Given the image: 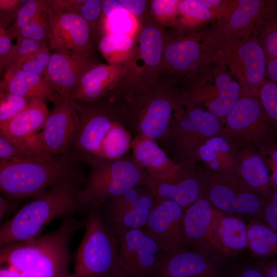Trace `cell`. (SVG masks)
<instances>
[{
    "label": "cell",
    "instance_id": "1",
    "mask_svg": "<svg viewBox=\"0 0 277 277\" xmlns=\"http://www.w3.org/2000/svg\"><path fill=\"white\" fill-rule=\"evenodd\" d=\"M61 220L52 232L0 247V277H72L70 244L85 223L73 215Z\"/></svg>",
    "mask_w": 277,
    "mask_h": 277
},
{
    "label": "cell",
    "instance_id": "2",
    "mask_svg": "<svg viewBox=\"0 0 277 277\" xmlns=\"http://www.w3.org/2000/svg\"><path fill=\"white\" fill-rule=\"evenodd\" d=\"M106 99L117 121L129 132L156 143L165 139L183 106L173 84L163 78L148 85L116 88Z\"/></svg>",
    "mask_w": 277,
    "mask_h": 277
},
{
    "label": "cell",
    "instance_id": "3",
    "mask_svg": "<svg viewBox=\"0 0 277 277\" xmlns=\"http://www.w3.org/2000/svg\"><path fill=\"white\" fill-rule=\"evenodd\" d=\"M85 177L65 178L22 207L0 227V247L35 239L54 220L81 214L76 195Z\"/></svg>",
    "mask_w": 277,
    "mask_h": 277
},
{
    "label": "cell",
    "instance_id": "4",
    "mask_svg": "<svg viewBox=\"0 0 277 277\" xmlns=\"http://www.w3.org/2000/svg\"><path fill=\"white\" fill-rule=\"evenodd\" d=\"M70 153L46 157L0 160V194L13 200L34 199L62 180L81 174Z\"/></svg>",
    "mask_w": 277,
    "mask_h": 277
},
{
    "label": "cell",
    "instance_id": "5",
    "mask_svg": "<svg viewBox=\"0 0 277 277\" xmlns=\"http://www.w3.org/2000/svg\"><path fill=\"white\" fill-rule=\"evenodd\" d=\"M223 41L217 24L197 32L167 34L161 77L173 84L215 63Z\"/></svg>",
    "mask_w": 277,
    "mask_h": 277
},
{
    "label": "cell",
    "instance_id": "6",
    "mask_svg": "<svg viewBox=\"0 0 277 277\" xmlns=\"http://www.w3.org/2000/svg\"><path fill=\"white\" fill-rule=\"evenodd\" d=\"M85 231L74 253L72 277H121L117 236L106 221L100 207L88 210Z\"/></svg>",
    "mask_w": 277,
    "mask_h": 277
},
{
    "label": "cell",
    "instance_id": "7",
    "mask_svg": "<svg viewBox=\"0 0 277 277\" xmlns=\"http://www.w3.org/2000/svg\"><path fill=\"white\" fill-rule=\"evenodd\" d=\"M91 169L78 190L76 199L81 214L100 207L109 200L134 187L145 186L149 175L133 157L95 159L88 162Z\"/></svg>",
    "mask_w": 277,
    "mask_h": 277
},
{
    "label": "cell",
    "instance_id": "8",
    "mask_svg": "<svg viewBox=\"0 0 277 277\" xmlns=\"http://www.w3.org/2000/svg\"><path fill=\"white\" fill-rule=\"evenodd\" d=\"M138 24L133 53L116 88L148 85L161 78L167 33L149 15Z\"/></svg>",
    "mask_w": 277,
    "mask_h": 277
},
{
    "label": "cell",
    "instance_id": "9",
    "mask_svg": "<svg viewBox=\"0 0 277 277\" xmlns=\"http://www.w3.org/2000/svg\"><path fill=\"white\" fill-rule=\"evenodd\" d=\"M215 63L224 65L238 79L244 92L258 95L265 80L267 61L262 48L252 35L224 40Z\"/></svg>",
    "mask_w": 277,
    "mask_h": 277
},
{
    "label": "cell",
    "instance_id": "10",
    "mask_svg": "<svg viewBox=\"0 0 277 277\" xmlns=\"http://www.w3.org/2000/svg\"><path fill=\"white\" fill-rule=\"evenodd\" d=\"M79 126L69 153L78 161L99 159L102 143L113 123L117 121L107 99L86 103L74 101Z\"/></svg>",
    "mask_w": 277,
    "mask_h": 277
},
{
    "label": "cell",
    "instance_id": "11",
    "mask_svg": "<svg viewBox=\"0 0 277 277\" xmlns=\"http://www.w3.org/2000/svg\"><path fill=\"white\" fill-rule=\"evenodd\" d=\"M156 202L148 187L139 186L109 200L101 208L106 221L116 235L143 228Z\"/></svg>",
    "mask_w": 277,
    "mask_h": 277
},
{
    "label": "cell",
    "instance_id": "12",
    "mask_svg": "<svg viewBox=\"0 0 277 277\" xmlns=\"http://www.w3.org/2000/svg\"><path fill=\"white\" fill-rule=\"evenodd\" d=\"M118 264L125 277H153L165 253L143 229L129 230L116 235Z\"/></svg>",
    "mask_w": 277,
    "mask_h": 277
},
{
    "label": "cell",
    "instance_id": "13",
    "mask_svg": "<svg viewBox=\"0 0 277 277\" xmlns=\"http://www.w3.org/2000/svg\"><path fill=\"white\" fill-rule=\"evenodd\" d=\"M203 192L221 211L260 216L264 199L234 176L217 175L203 180Z\"/></svg>",
    "mask_w": 277,
    "mask_h": 277
},
{
    "label": "cell",
    "instance_id": "14",
    "mask_svg": "<svg viewBox=\"0 0 277 277\" xmlns=\"http://www.w3.org/2000/svg\"><path fill=\"white\" fill-rule=\"evenodd\" d=\"M45 101L39 97L30 99L21 112L0 127L1 136L31 157H49L45 153L37 133L49 113Z\"/></svg>",
    "mask_w": 277,
    "mask_h": 277
},
{
    "label": "cell",
    "instance_id": "15",
    "mask_svg": "<svg viewBox=\"0 0 277 277\" xmlns=\"http://www.w3.org/2000/svg\"><path fill=\"white\" fill-rule=\"evenodd\" d=\"M42 131L39 133L44 151L49 156L69 153L79 126L74 101L59 97L53 103Z\"/></svg>",
    "mask_w": 277,
    "mask_h": 277
},
{
    "label": "cell",
    "instance_id": "16",
    "mask_svg": "<svg viewBox=\"0 0 277 277\" xmlns=\"http://www.w3.org/2000/svg\"><path fill=\"white\" fill-rule=\"evenodd\" d=\"M218 210L209 202L204 192L187 208L182 218L184 243L196 251L220 259L224 254L214 234V224Z\"/></svg>",
    "mask_w": 277,
    "mask_h": 277
},
{
    "label": "cell",
    "instance_id": "17",
    "mask_svg": "<svg viewBox=\"0 0 277 277\" xmlns=\"http://www.w3.org/2000/svg\"><path fill=\"white\" fill-rule=\"evenodd\" d=\"M220 128L219 118L209 111L199 108L185 112L183 107L177 112L165 138L177 155L183 159L193 153L196 136L210 137Z\"/></svg>",
    "mask_w": 277,
    "mask_h": 277
},
{
    "label": "cell",
    "instance_id": "18",
    "mask_svg": "<svg viewBox=\"0 0 277 277\" xmlns=\"http://www.w3.org/2000/svg\"><path fill=\"white\" fill-rule=\"evenodd\" d=\"M49 49L91 53L93 39L87 21L78 13L62 12L48 7Z\"/></svg>",
    "mask_w": 277,
    "mask_h": 277
},
{
    "label": "cell",
    "instance_id": "19",
    "mask_svg": "<svg viewBox=\"0 0 277 277\" xmlns=\"http://www.w3.org/2000/svg\"><path fill=\"white\" fill-rule=\"evenodd\" d=\"M272 4L262 0L224 1L216 16L224 40L251 36L256 24Z\"/></svg>",
    "mask_w": 277,
    "mask_h": 277
},
{
    "label": "cell",
    "instance_id": "20",
    "mask_svg": "<svg viewBox=\"0 0 277 277\" xmlns=\"http://www.w3.org/2000/svg\"><path fill=\"white\" fill-rule=\"evenodd\" d=\"M184 210L171 201L157 200L143 228L165 253L184 247L182 233Z\"/></svg>",
    "mask_w": 277,
    "mask_h": 277
},
{
    "label": "cell",
    "instance_id": "21",
    "mask_svg": "<svg viewBox=\"0 0 277 277\" xmlns=\"http://www.w3.org/2000/svg\"><path fill=\"white\" fill-rule=\"evenodd\" d=\"M94 63L91 53L55 51L51 53L45 78L58 96H70L82 74Z\"/></svg>",
    "mask_w": 277,
    "mask_h": 277
},
{
    "label": "cell",
    "instance_id": "22",
    "mask_svg": "<svg viewBox=\"0 0 277 277\" xmlns=\"http://www.w3.org/2000/svg\"><path fill=\"white\" fill-rule=\"evenodd\" d=\"M124 65L94 63L82 74L70 97L90 103L104 100L116 88L126 73Z\"/></svg>",
    "mask_w": 277,
    "mask_h": 277
},
{
    "label": "cell",
    "instance_id": "23",
    "mask_svg": "<svg viewBox=\"0 0 277 277\" xmlns=\"http://www.w3.org/2000/svg\"><path fill=\"white\" fill-rule=\"evenodd\" d=\"M220 260L185 248L162 256L153 277H214Z\"/></svg>",
    "mask_w": 277,
    "mask_h": 277
},
{
    "label": "cell",
    "instance_id": "24",
    "mask_svg": "<svg viewBox=\"0 0 277 277\" xmlns=\"http://www.w3.org/2000/svg\"><path fill=\"white\" fill-rule=\"evenodd\" d=\"M145 186L157 200L171 201L184 210L203 193V180L183 168L174 175L161 180L148 177Z\"/></svg>",
    "mask_w": 277,
    "mask_h": 277
},
{
    "label": "cell",
    "instance_id": "25",
    "mask_svg": "<svg viewBox=\"0 0 277 277\" xmlns=\"http://www.w3.org/2000/svg\"><path fill=\"white\" fill-rule=\"evenodd\" d=\"M131 148L133 159L153 180L168 178L183 168L172 161L157 143L149 138L135 136Z\"/></svg>",
    "mask_w": 277,
    "mask_h": 277
},
{
    "label": "cell",
    "instance_id": "26",
    "mask_svg": "<svg viewBox=\"0 0 277 277\" xmlns=\"http://www.w3.org/2000/svg\"><path fill=\"white\" fill-rule=\"evenodd\" d=\"M1 85L4 91L28 100L39 97L54 103L58 97L44 77L12 67L7 68Z\"/></svg>",
    "mask_w": 277,
    "mask_h": 277
},
{
    "label": "cell",
    "instance_id": "27",
    "mask_svg": "<svg viewBox=\"0 0 277 277\" xmlns=\"http://www.w3.org/2000/svg\"><path fill=\"white\" fill-rule=\"evenodd\" d=\"M258 95L243 92L226 117L228 127L247 133L263 123L266 112Z\"/></svg>",
    "mask_w": 277,
    "mask_h": 277
},
{
    "label": "cell",
    "instance_id": "28",
    "mask_svg": "<svg viewBox=\"0 0 277 277\" xmlns=\"http://www.w3.org/2000/svg\"><path fill=\"white\" fill-rule=\"evenodd\" d=\"M214 234L224 254L247 247V225L240 219L225 215L219 210L214 220Z\"/></svg>",
    "mask_w": 277,
    "mask_h": 277
},
{
    "label": "cell",
    "instance_id": "29",
    "mask_svg": "<svg viewBox=\"0 0 277 277\" xmlns=\"http://www.w3.org/2000/svg\"><path fill=\"white\" fill-rule=\"evenodd\" d=\"M134 44L132 35L109 32L101 36L98 49L108 64L125 66L132 56Z\"/></svg>",
    "mask_w": 277,
    "mask_h": 277
},
{
    "label": "cell",
    "instance_id": "30",
    "mask_svg": "<svg viewBox=\"0 0 277 277\" xmlns=\"http://www.w3.org/2000/svg\"><path fill=\"white\" fill-rule=\"evenodd\" d=\"M242 181L260 197L269 201L272 193L267 167L260 156L254 154L243 161L240 168Z\"/></svg>",
    "mask_w": 277,
    "mask_h": 277
},
{
    "label": "cell",
    "instance_id": "31",
    "mask_svg": "<svg viewBox=\"0 0 277 277\" xmlns=\"http://www.w3.org/2000/svg\"><path fill=\"white\" fill-rule=\"evenodd\" d=\"M247 247L255 256L262 259L277 253V233L267 225L252 221L247 225Z\"/></svg>",
    "mask_w": 277,
    "mask_h": 277
},
{
    "label": "cell",
    "instance_id": "32",
    "mask_svg": "<svg viewBox=\"0 0 277 277\" xmlns=\"http://www.w3.org/2000/svg\"><path fill=\"white\" fill-rule=\"evenodd\" d=\"M252 35L262 48L267 63L277 57V22L274 5H272L256 24Z\"/></svg>",
    "mask_w": 277,
    "mask_h": 277
},
{
    "label": "cell",
    "instance_id": "33",
    "mask_svg": "<svg viewBox=\"0 0 277 277\" xmlns=\"http://www.w3.org/2000/svg\"><path fill=\"white\" fill-rule=\"evenodd\" d=\"M130 132L118 121H115L103 140L99 159L116 160L124 157L131 148Z\"/></svg>",
    "mask_w": 277,
    "mask_h": 277
},
{
    "label": "cell",
    "instance_id": "34",
    "mask_svg": "<svg viewBox=\"0 0 277 277\" xmlns=\"http://www.w3.org/2000/svg\"><path fill=\"white\" fill-rule=\"evenodd\" d=\"M49 1H43L30 22L19 30L15 36L16 39L26 37L38 42L41 46H47L49 42V26L47 11Z\"/></svg>",
    "mask_w": 277,
    "mask_h": 277
},
{
    "label": "cell",
    "instance_id": "35",
    "mask_svg": "<svg viewBox=\"0 0 277 277\" xmlns=\"http://www.w3.org/2000/svg\"><path fill=\"white\" fill-rule=\"evenodd\" d=\"M213 16L212 12L202 3L201 0L180 1L178 14L173 26L177 27L178 31H181L190 24L191 19L207 22Z\"/></svg>",
    "mask_w": 277,
    "mask_h": 277
},
{
    "label": "cell",
    "instance_id": "36",
    "mask_svg": "<svg viewBox=\"0 0 277 277\" xmlns=\"http://www.w3.org/2000/svg\"><path fill=\"white\" fill-rule=\"evenodd\" d=\"M177 0L149 1V15L160 26L174 25L178 14Z\"/></svg>",
    "mask_w": 277,
    "mask_h": 277
},
{
    "label": "cell",
    "instance_id": "37",
    "mask_svg": "<svg viewBox=\"0 0 277 277\" xmlns=\"http://www.w3.org/2000/svg\"><path fill=\"white\" fill-rule=\"evenodd\" d=\"M29 100L4 90L0 93V127L21 112Z\"/></svg>",
    "mask_w": 277,
    "mask_h": 277
},
{
    "label": "cell",
    "instance_id": "38",
    "mask_svg": "<svg viewBox=\"0 0 277 277\" xmlns=\"http://www.w3.org/2000/svg\"><path fill=\"white\" fill-rule=\"evenodd\" d=\"M230 150L228 141L222 136H216L207 140L205 144L200 148L199 153L202 160L211 163L212 168L217 169L220 166L219 154L221 152L227 153Z\"/></svg>",
    "mask_w": 277,
    "mask_h": 277
},
{
    "label": "cell",
    "instance_id": "39",
    "mask_svg": "<svg viewBox=\"0 0 277 277\" xmlns=\"http://www.w3.org/2000/svg\"><path fill=\"white\" fill-rule=\"evenodd\" d=\"M16 39V43L12 46L7 56V68L35 53L41 46L38 42L29 38L19 37Z\"/></svg>",
    "mask_w": 277,
    "mask_h": 277
},
{
    "label": "cell",
    "instance_id": "40",
    "mask_svg": "<svg viewBox=\"0 0 277 277\" xmlns=\"http://www.w3.org/2000/svg\"><path fill=\"white\" fill-rule=\"evenodd\" d=\"M258 96L266 113L274 121H276L277 84L265 80L260 87Z\"/></svg>",
    "mask_w": 277,
    "mask_h": 277
},
{
    "label": "cell",
    "instance_id": "41",
    "mask_svg": "<svg viewBox=\"0 0 277 277\" xmlns=\"http://www.w3.org/2000/svg\"><path fill=\"white\" fill-rule=\"evenodd\" d=\"M78 13L88 23L93 40L96 34L98 32L101 33V1L86 0L80 7Z\"/></svg>",
    "mask_w": 277,
    "mask_h": 277
},
{
    "label": "cell",
    "instance_id": "42",
    "mask_svg": "<svg viewBox=\"0 0 277 277\" xmlns=\"http://www.w3.org/2000/svg\"><path fill=\"white\" fill-rule=\"evenodd\" d=\"M43 2V0L24 1L17 11L14 24L8 31L11 38L14 37L19 30L30 22Z\"/></svg>",
    "mask_w": 277,
    "mask_h": 277
},
{
    "label": "cell",
    "instance_id": "43",
    "mask_svg": "<svg viewBox=\"0 0 277 277\" xmlns=\"http://www.w3.org/2000/svg\"><path fill=\"white\" fill-rule=\"evenodd\" d=\"M122 6L137 19L139 24L149 14V1L118 0Z\"/></svg>",
    "mask_w": 277,
    "mask_h": 277
},
{
    "label": "cell",
    "instance_id": "44",
    "mask_svg": "<svg viewBox=\"0 0 277 277\" xmlns=\"http://www.w3.org/2000/svg\"><path fill=\"white\" fill-rule=\"evenodd\" d=\"M10 67L21 69L44 77L46 72V69L34 58L33 53L8 68Z\"/></svg>",
    "mask_w": 277,
    "mask_h": 277
},
{
    "label": "cell",
    "instance_id": "45",
    "mask_svg": "<svg viewBox=\"0 0 277 277\" xmlns=\"http://www.w3.org/2000/svg\"><path fill=\"white\" fill-rule=\"evenodd\" d=\"M31 157L12 143L0 135V160Z\"/></svg>",
    "mask_w": 277,
    "mask_h": 277
},
{
    "label": "cell",
    "instance_id": "46",
    "mask_svg": "<svg viewBox=\"0 0 277 277\" xmlns=\"http://www.w3.org/2000/svg\"><path fill=\"white\" fill-rule=\"evenodd\" d=\"M260 216L266 221L267 226L274 232L277 231V205L266 199L264 200Z\"/></svg>",
    "mask_w": 277,
    "mask_h": 277
},
{
    "label": "cell",
    "instance_id": "47",
    "mask_svg": "<svg viewBox=\"0 0 277 277\" xmlns=\"http://www.w3.org/2000/svg\"><path fill=\"white\" fill-rule=\"evenodd\" d=\"M86 0H50L49 7L51 9L62 11L78 13L81 6Z\"/></svg>",
    "mask_w": 277,
    "mask_h": 277
},
{
    "label": "cell",
    "instance_id": "48",
    "mask_svg": "<svg viewBox=\"0 0 277 277\" xmlns=\"http://www.w3.org/2000/svg\"><path fill=\"white\" fill-rule=\"evenodd\" d=\"M125 9L118 1L102 0V19L101 23L108 18L111 15L116 11Z\"/></svg>",
    "mask_w": 277,
    "mask_h": 277
},
{
    "label": "cell",
    "instance_id": "49",
    "mask_svg": "<svg viewBox=\"0 0 277 277\" xmlns=\"http://www.w3.org/2000/svg\"><path fill=\"white\" fill-rule=\"evenodd\" d=\"M11 38L8 31H7L0 23V61L3 58L5 59V63L12 46Z\"/></svg>",
    "mask_w": 277,
    "mask_h": 277
},
{
    "label": "cell",
    "instance_id": "50",
    "mask_svg": "<svg viewBox=\"0 0 277 277\" xmlns=\"http://www.w3.org/2000/svg\"><path fill=\"white\" fill-rule=\"evenodd\" d=\"M264 277H277L276 261L262 263L256 267Z\"/></svg>",
    "mask_w": 277,
    "mask_h": 277
},
{
    "label": "cell",
    "instance_id": "51",
    "mask_svg": "<svg viewBox=\"0 0 277 277\" xmlns=\"http://www.w3.org/2000/svg\"><path fill=\"white\" fill-rule=\"evenodd\" d=\"M49 49V48L47 46H41V47L33 53L34 58L46 69H47L51 55Z\"/></svg>",
    "mask_w": 277,
    "mask_h": 277
},
{
    "label": "cell",
    "instance_id": "52",
    "mask_svg": "<svg viewBox=\"0 0 277 277\" xmlns=\"http://www.w3.org/2000/svg\"><path fill=\"white\" fill-rule=\"evenodd\" d=\"M274 83L277 82V57L270 60L267 63L266 76ZM265 76V77H266Z\"/></svg>",
    "mask_w": 277,
    "mask_h": 277
},
{
    "label": "cell",
    "instance_id": "53",
    "mask_svg": "<svg viewBox=\"0 0 277 277\" xmlns=\"http://www.w3.org/2000/svg\"><path fill=\"white\" fill-rule=\"evenodd\" d=\"M17 206V204L7 201L0 194V227L1 221L5 215L16 208Z\"/></svg>",
    "mask_w": 277,
    "mask_h": 277
},
{
    "label": "cell",
    "instance_id": "54",
    "mask_svg": "<svg viewBox=\"0 0 277 277\" xmlns=\"http://www.w3.org/2000/svg\"><path fill=\"white\" fill-rule=\"evenodd\" d=\"M24 2L20 0H0V10H13L23 4Z\"/></svg>",
    "mask_w": 277,
    "mask_h": 277
},
{
    "label": "cell",
    "instance_id": "55",
    "mask_svg": "<svg viewBox=\"0 0 277 277\" xmlns=\"http://www.w3.org/2000/svg\"><path fill=\"white\" fill-rule=\"evenodd\" d=\"M241 277H264L256 268H249L244 270Z\"/></svg>",
    "mask_w": 277,
    "mask_h": 277
},
{
    "label": "cell",
    "instance_id": "56",
    "mask_svg": "<svg viewBox=\"0 0 277 277\" xmlns=\"http://www.w3.org/2000/svg\"><path fill=\"white\" fill-rule=\"evenodd\" d=\"M271 184L273 186L274 188H275V190H276L277 188V167H276L273 171L272 176V180H271Z\"/></svg>",
    "mask_w": 277,
    "mask_h": 277
},
{
    "label": "cell",
    "instance_id": "57",
    "mask_svg": "<svg viewBox=\"0 0 277 277\" xmlns=\"http://www.w3.org/2000/svg\"><path fill=\"white\" fill-rule=\"evenodd\" d=\"M269 201L272 204L277 205V192L276 191L272 193Z\"/></svg>",
    "mask_w": 277,
    "mask_h": 277
},
{
    "label": "cell",
    "instance_id": "58",
    "mask_svg": "<svg viewBox=\"0 0 277 277\" xmlns=\"http://www.w3.org/2000/svg\"><path fill=\"white\" fill-rule=\"evenodd\" d=\"M272 159L274 163L276 165L277 164V151H275L272 155Z\"/></svg>",
    "mask_w": 277,
    "mask_h": 277
},
{
    "label": "cell",
    "instance_id": "59",
    "mask_svg": "<svg viewBox=\"0 0 277 277\" xmlns=\"http://www.w3.org/2000/svg\"><path fill=\"white\" fill-rule=\"evenodd\" d=\"M3 90V89H2V88L1 87V84H0V93Z\"/></svg>",
    "mask_w": 277,
    "mask_h": 277
},
{
    "label": "cell",
    "instance_id": "60",
    "mask_svg": "<svg viewBox=\"0 0 277 277\" xmlns=\"http://www.w3.org/2000/svg\"><path fill=\"white\" fill-rule=\"evenodd\" d=\"M1 64L0 63V69H1Z\"/></svg>",
    "mask_w": 277,
    "mask_h": 277
},
{
    "label": "cell",
    "instance_id": "61",
    "mask_svg": "<svg viewBox=\"0 0 277 277\" xmlns=\"http://www.w3.org/2000/svg\"><path fill=\"white\" fill-rule=\"evenodd\" d=\"M0 63L1 64V61H0Z\"/></svg>",
    "mask_w": 277,
    "mask_h": 277
},
{
    "label": "cell",
    "instance_id": "62",
    "mask_svg": "<svg viewBox=\"0 0 277 277\" xmlns=\"http://www.w3.org/2000/svg\"><path fill=\"white\" fill-rule=\"evenodd\" d=\"M121 277H125V276H121Z\"/></svg>",
    "mask_w": 277,
    "mask_h": 277
}]
</instances>
